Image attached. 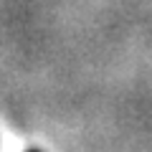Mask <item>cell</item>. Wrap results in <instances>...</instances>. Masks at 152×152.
<instances>
[{
    "mask_svg": "<svg viewBox=\"0 0 152 152\" xmlns=\"http://www.w3.org/2000/svg\"><path fill=\"white\" fill-rule=\"evenodd\" d=\"M28 152H41V150H28Z\"/></svg>",
    "mask_w": 152,
    "mask_h": 152,
    "instance_id": "1",
    "label": "cell"
}]
</instances>
